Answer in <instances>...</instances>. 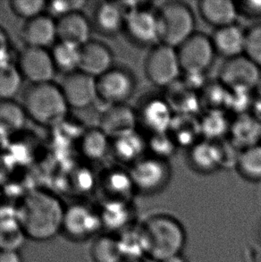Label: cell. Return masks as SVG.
Here are the masks:
<instances>
[{
    "mask_svg": "<svg viewBox=\"0 0 261 262\" xmlns=\"http://www.w3.org/2000/svg\"><path fill=\"white\" fill-rule=\"evenodd\" d=\"M17 212L25 236L34 241L50 240L63 229L66 209L50 193L37 191L29 194Z\"/></svg>",
    "mask_w": 261,
    "mask_h": 262,
    "instance_id": "6da1fadb",
    "label": "cell"
},
{
    "mask_svg": "<svg viewBox=\"0 0 261 262\" xmlns=\"http://www.w3.org/2000/svg\"><path fill=\"white\" fill-rule=\"evenodd\" d=\"M145 253L155 260L163 261L180 254L185 243V234L181 224L166 215L149 217L141 227Z\"/></svg>",
    "mask_w": 261,
    "mask_h": 262,
    "instance_id": "7a4b0ae2",
    "label": "cell"
},
{
    "mask_svg": "<svg viewBox=\"0 0 261 262\" xmlns=\"http://www.w3.org/2000/svg\"><path fill=\"white\" fill-rule=\"evenodd\" d=\"M21 106L27 117L41 125L57 124L69 108L60 87L53 82L30 84L23 96Z\"/></svg>",
    "mask_w": 261,
    "mask_h": 262,
    "instance_id": "3957f363",
    "label": "cell"
},
{
    "mask_svg": "<svg viewBox=\"0 0 261 262\" xmlns=\"http://www.w3.org/2000/svg\"><path fill=\"white\" fill-rule=\"evenodd\" d=\"M160 43L177 49L196 31V20L191 7L182 1H167L157 8Z\"/></svg>",
    "mask_w": 261,
    "mask_h": 262,
    "instance_id": "277c9868",
    "label": "cell"
},
{
    "mask_svg": "<svg viewBox=\"0 0 261 262\" xmlns=\"http://www.w3.org/2000/svg\"><path fill=\"white\" fill-rule=\"evenodd\" d=\"M126 9L124 32L132 42L149 49L160 43L157 8L142 2L124 3Z\"/></svg>",
    "mask_w": 261,
    "mask_h": 262,
    "instance_id": "5b68a950",
    "label": "cell"
},
{
    "mask_svg": "<svg viewBox=\"0 0 261 262\" xmlns=\"http://www.w3.org/2000/svg\"><path fill=\"white\" fill-rule=\"evenodd\" d=\"M146 77L153 85L166 89L183 75L176 48L159 43L149 49L144 62Z\"/></svg>",
    "mask_w": 261,
    "mask_h": 262,
    "instance_id": "8992f818",
    "label": "cell"
},
{
    "mask_svg": "<svg viewBox=\"0 0 261 262\" xmlns=\"http://www.w3.org/2000/svg\"><path fill=\"white\" fill-rule=\"evenodd\" d=\"M129 172L135 190L143 194H154L162 191L172 176L168 161L148 154L130 166Z\"/></svg>",
    "mask_w": 261,
    "mask_h": 262,
    "instance_id": "52a82bcc",
    "label": "cell"
},
{
    "mask_svg": "<svg viewBox=\"0 0 261 262\" xmlns=\"http://www.w3.org/2000/svg\"><path fill=\"white\" fill-rule=\"evenodd\" d=\"M136 86L137 80L133 72L123 67H114L97 78L98 99L106 106L126 104Z\"/></svg>",
    "mask_w": 261,
    "mask_h": 262,
    "instance_id": "ba28073f",
    "label": "cell"
},
{
    "mask_svg": "<svg viewBox=\"0 0 261 262\" xmlns=\"http://www.w3.org/2000/svg\"><path fill=\"white\" fill-rule=\"evenodd\" d=\"M137 115L138 128L146 132L148 136L169 131L175 117L164 95L145 96L135 108Z\"/></svg>",
    "mask_w": 261,
    "mask_h": 262,
    "instance_id": "9c48e42d",
    "label": "cell"
},
{
    "mask_svg": "<svg viewBox=\"0 0 261 262\" xmlns=\"http://www.w3.org/2000/svg\"><path fill=\"white\" fill-rule=\"evenodd\" d=\"M183 73H206L215 60V48L211 37L195 32L177 49Z\"/></svg>",
    "mask_w": 261,
    "mask_h": 262,
    "instance_id": "30bf717a",
    "label": "cell"
},
{
    "mask_svg": "<svg viewBox=\"0 0 261 262\" xmlns=\"http://www.w3.org/2000/svg\"><path fill=\"white\" fill-rule=\"evenodd\" d=\"M219 80L230 91L254 92L260 86L261 69L243 55L226 60L220 68Z\"/></svg>",
    "mask_w": 261,
    "mask_h": 262,
    "instance_id": "8fae6325",
    "label": "cell"
},
{
    "mask_svg": "<svg viewBox=\"0 0 261 262\" xmlns=\"http://www.w3.org/2000/svg\"><path fill=\"white\" fill-rule=\"evenodd\" d=\"M16 66L30 84L51 82L57 72L50 51L45 49L25 47L18 56Z\"/></svg>",
    "mask_w": 261,
    "mask_h": 262,
    "instance_id": "7c38bea8",
    "label": "cell"
},
{
    "mask_svg": "<svg viewBox=\"0 0 261 262\" xmlns=\"http://www.w3.org/2000/svg\"><path fill=\"white\" fill-rule=\"evenodd\" d=\"M59 87L69 107L82 110L99 100L97 79L80 70L64 75Z\"/></svg>",
    "mask_w": 261,
    "mask_h": 262,
    "instance_id": "4fadbf2b",
    "label": "cell"
},
{
    "mask_svg": "<svg viewBox=\"0 0 261 262\" xmlns=\"http://www.w3.org/2000/svg\"><path fill=\"white\" fill-rule=\"evenodd\" d=\"M99 128L110 140L136 131L138 121L135 108L127 104L106 106L99 118Z\"/></svg>",
    "mask_w": 261,
    "mask_h": 262,
    "instance_id": "5bb4252c",
    "label": "cell"
},
{
    "mask_svg": "<svg viewBox=\"0 0 261 262\" xmlns=\"http://www.w3.org/2000/svg\"><path fill=\"white\" fill-rule=\"evenodd\" d=\"M114 66V55L110 47L96 39H90L81 47L79 70L99 78Z\"/></svg>",
    "mask_w": 261,
    "mask_h": 262,
    "instance_id": "9a60e30c",
    "label": "cell"
},
{
    "mask_svg": "<svg viewBox=\"0 0 261 262\" xmlns=\"http://www.w3.org/2000/svg\"><path fill=\"white\" fill-rule=\"evenodd\" d=\"M189 167L196 173L212 174L222 169V153L219 142L202 139L187 151Z\"/></svg>",
    "mask_w": 261,
    "mask_h": 262,
    "instance_id": "2e32d148",
    "label": "cell"
},
{
    "mask_svg": "<svg viewBox=\"0 0 261 262\" xmlns=\"http://www.w3.org/2000/svg\"><path fill=\"white\" fill-rule=\"evenodd\" d=\"M101 225L100 216L85 206L74 205L66 209L63 229L71 237H89L95 234Z\"/></svg>",
    "mask_w": 261,
    "mask_h": 262,
    "instance_id": "e0dca14e",
    "label": "cell"
},
{
    "mask_svg": "<svg viewBox=\"0 0 261 262\" xmlns=\"http://www.w3.org/2000/svg\"><path fill=\"white\" fill-rule=\"evenodd\" d=\"M21 38L26 47L47 50L57 39V21L46 13L26 21Z\"/></svg>",
    "mask_w": 261,
    "mask_h": 262,
    "instance_id": "ac0fdd59",
    "label": "cell"
},
{
    "mask_svg": "<svg viewBox=\"0 0 261 262\" xmlns=\"http://www.w3.org/2000/svg\"><path fill=\"white\" fill-rule=\"evenodd\" d=\"M92 25L84 14L74 12L57 20V40L71 45L83 46L91 39Z\"/></svg>",
    "mask_w": 261,
    "mask_h": 262,
    "instance_id": "d6986e66",
    "label": "cell"
},
{
    "mask_svg": "<svg viewBox=\"0 0 261 262\" xmlns=\"http://www.w3.org/2000/svg\"><path fill=\"white\" fill-rule=\"evenodd\" d=\"M126 9L122 2H101L94 9L93 25L105 36H115L124 31Z\"/></svg>",
    "mask_w": 261,
    "mask_h": 262,
    "instance_id": "ffe728a7",
    "label": "cell"
},
{
    "mask_svg": "<svg viewBox=\"0 0 261 262\" xmlns=\"http://www.w3.org/2000/svg\"><path fill=\"white\" fill-rule=\"evenodd\" d=\"M198 10L203 21L215 29L235 25L239 16L236 3L228 0H201Z\"/></svg>",
    "mask_w": 261,
    "mask_h": 262,
    "instance_id": "44dd1931",
    "label": "cell"
},
{
    "mask_svg": "<svg viewBox=\"0 0 261 262\" xmlns=\"http://www.w3.org/2000/svg\"><path fill=\"white\" fill-rule=\"evenodd\" d=\"M211 39L215 53L226 60L244 55L246 31L236 24L215 29Z\"/></svg>",
    "mask_w": 261,
    "mask_h": 262,
    "instance_id": "7402d4cb",
    "label": "cell"
},
{
    "mask_svg": "<svg viewBox=\"0 0 261 262\" xmlns=\"http://www.w3.org/2000/svg\"><path fill=\"white\" fill-rule=\"evenodd\" d=\"M111 151L121 163L133 166L147 155V137L139 130L111 140Z\"/></svg>",
    "mask_w": 261,
    "mask_h": 262,
    "instance_id": "603a6c76",
    "label": "cell"
},
{
    "mask_svg": "<svg viewBox=\"0 0 261 262\" xmlns=\"http://www.w3.org/2000/svg\"><path fill=\"white\" fill-rule=\"evenodd\" d=\"M228 139L240 150L261 143V123L251 113L239 115L231 123Z\"/></svg>",
    "mask_w": 261,
    "mask_h": 262,
    "instance_id": "cb8c5ba5",
    "label": "cell"
},
{
    "mask_svg": "<svg viewBox=\"0 0 261 262\" xmlns=\"http://www.w3.org/2000/svg\"><path fill=\"white\" fill-rule=\"evenodd\" d=\"M164 95L175 115L198 117L202 111L200 93L192 92L184 85L182 81L166 88Z\"/></svg>",
    "mask_w": 261,
    "mask_h": 262,
    "instance_id": "d4e9b609",
    "label": "cell"
},
{
    "mask_svg": "<svg viewBox=\"0 0 261 262\" xmlns=\"http://www.w3.org/2000/svg\"><path fill=\"white\" fill-rule=\"evenodd\" d=\"M168 133L178 148L189 149L202 140L198 117L175 115Z\"/></svg>",
    "mask_w": 261,
    "mask_h": 262,
    "instance_id": "484cf974",
    "label": "cell"
},
{
    "mask_svg": "<svg viewBox=\"0 0 261 262\" xmlns=\"http://www.w3.org/2000/svg\"><path fill=\"white\" fill-rule=\"evenodd\" d=\"M199 118L202 139L217 142L228 138L232 120L227 112L207 110Z\"/></svg>",
    "mask_w": 261,
    "mask_h": 262,
    "instance_id": "4316f807",
    "label": "cell"
},
{
    "mask_svg": "<svg viewBox=\"0 0 261 262\" xmlns=\"http://www.w3.org/2000/svg\"><path fill=\"white\" fill-rule=\"evenodd\" d=\"M80 150L88 160H101L111 150V140L99 127L91 128L81 136Z\"/></svg>",
    "mask_w": 261,
    "mask_h": 262,
    "instance_id": "83f0119b",
    "label": "cell"
},
{
    "mask_svg": "<svg viewBox=\"0 0 261 262\" xmlns=\"http://www.w3.org/2000/svg\"><path fill=\"white\" fill-rule=\"evenodd\" d=\"M231 91L219 81H208L200 93L201 106L204 111L221 110L228 113Z\"/></svg>",
    "mask_w": 261,
    "mask_h": 262,
    "instance_id": "f1b7e54d",
    "label": "cell"
},
{
    "mask_svg": "<svg viewBox=\"0 0 261 262\" xmlns=\"http://www.w3.org/2000/svg\"><path fill=\"white\" fill-rule=\"evenodd\" d=\"M80 47L68 43H55L50 51L57 71L63 72L64 75L79 70L80 67Z\"/></svg>",
    "mask_w": 261,
    "mask_h": 262,
    "instance_id": "f546056e",
    "label": "cell"
},
{
    "mask_svg": "<svg viewBox=\"0 0 261 262\" xmlns=\"http://www.w3.org/2000/svg\"><path fill=\"white\" fill-rule=\"evenodd\" d=\"M236 170L245 180L260 182L261 143L241 150Z\"/></svg>",
    "mask_w": 261,
    "mask_h": 262,
    "instance_id": "4dcf8cb0",
    "label": "cell"
},
{
    "mask_svg": "<svg viewBox=\"0 0 261 262\" xmlns=\"http://www.w3.org/2000/svg\"><path fill=\"white\" fill-rule=\"evenodd\" d=\"M23 80L13 61L0 63V100H13L21 91Z\"/></svg>",
    "mask_w": 261,
    "mask_h": 262,
    "instance_id": "1f68e13d",
    "label": "cell"
},
{
    "mask_svg": "<svg viewBox=\"0 0 261 262\" xmlns=\"http://www.w3.org/2000/svg\"><path fill=\"white\" fill-rule=\"evenodd\" d=\"M27 115L21 104L14 100H0V130L13 134L24 127Z\"/></svg>",
    "mask_w": 261,
    "mask_h": 262,
    "instance_id": "d6a6232c",
    "label": "cell"
},
{
    "mask_svg": "<svg viewBox=\"0 0 261 262\" xmlns=\"http://www.w3.org/2000/svg\"><path fill=\"white\" fill-rule=\"evenodd\" d=\"M105 184L106 190L110 194H113L117 201L126 202L134 191H136L129 170L117 168L110 171L106 174Z\"/></svg>",
    "mask_w": 261,
    "mask_h": 262,
    "instance_id": "836d02e7",
    "label": "cell"
},
{
    "mask_svg": "<svg viewBox=\"0 0 261 262\" xmlns=\"http://www.w3.org/2000/svg\"><path fill=\"white\" fill-rule=\"evenodd\" d=\"M91 255L94 262H121L124 259L118 238L110 235L96 239L91 249Z\"/></svg>",
    "mask_w": 261,
    "mask_h": 262,
    "instance_id": "e575fe53",
    "label": "cell"
},
{
    "mask_svg": "<svg viewBox=\"0 0 261 262\" xmlns=\"http://www.w3.org/2000/svg\"><path fill=\"white\" fill-rule=\"evenodd\" d=\"M147 147L148 155L166 161L177 153L178 149L168 132L148 136Z\"/></svg>",
    "mask_w": 261,
    "mask_h": 262,
    "instance_id": "d590c367",
    "label": "cell"
},
{
    "mask_svg": "<svg viewBox=\"0 0 261 262\" xmlns=\"http://www.w3.org/2000/svg\"><path fill=\"white\" fill-rule=\"evenodd\" d=\"M129 207L124 201L112 200L104 208L100 220L103 224L110 227H119L124 225L129 217Z\"/></svg>",
    "mask_w": 261,
    "mask_h": 262,
    "instance_id": "8d00e7d4",
    "label": "cell"
},
{
    "mask_svg": "<svg viewBox=\"0 0 261 262\" xmlns=\"http://www.w3.org/2000/svg\"><path fill=\"white\" fill-rule=\"evenodd\" d=\"M46 7L47 1L44 0H13L10 2L11 10L25 21L45 14Z\"/></svg>",
    "mask_w": 261,
    "mask_h": 262,
    "instance_id": "74e56055",
    "label": "cell"
},
{
    "mask_svg": "<svg viewBox=\"0 0 261 262\" xmlns=\"http://www.w3.org/2000/svg\"><path fill=\"white\" fill-rule=\"evenodd\" d=\"M124 259H139L138 257L145 252L144 242L141 230L130 231L124 233L118 239Z\"/></svg>",
    "mask_w": 261,
    "mask_h": 262,
    "instance_id": "f35d334b",
    "label": "cell"
},
{
    "mask_svg": "<svg viewBox=\"0 0 261 262\" xmlns=\"http://www.w3.org/2000/svg\"><path fill=\"white\" fill-rule=\"evenodd\" d=\"M244 55L261 69V24L246 30Z\"/></svg>",
    "mask_w": 261,
    "mask_h": 262,
    "instance_id": "ab89813d",
    "label": "cell"
},
{
    "mask_svg": "<svg viewBox=\"0 0 261 262\" xmlns=\"http://www.w3.org/2000/svg\"><path fill=\"white\" fill-rule=\"evenodd\" d=\"M86 4L81 0H67V1H50L47 2L46 13L56 21L67 14L81 12Z\"/></svg>",
    "mask_w": 261,
    "mask_h": 262,
    "instance_id": "60d3db41",
    "label": "cell"
},
{
    "mask_svg": "<svg viewBox=\"0 0 261 262\" xmlns=\"http://www.w3.org/2000/svg\"><path fill=\"white\" fill-rule=\"evenodd\" d=\"M181 81L188 89L197 93H201V91L205 88V86L207 85L208 82L207 80V74L198 73V72L183 73Z\"/></svg>",
    "mask_w": 261,
    "mask_h": 262,
    "instance_id": "b9f144b4",
    "label": "cell"
},
{
    "mask_svg": "<svg viewBox=\"0 0 261 262\" xmlns=\"http://www.w3.org/2000/svg\"><path fill=\"white\" fill-rule=\"evenodd\" d=\"M239 15H244L245 17L251 19L261 18V1H241L235 2Z\"/></svg>",
    "mask_w": 261,
    "mask_h": 262,
    "instance_id": "7bdbcfd3",
    "label": "cell"
},
{
    "mask_svg": "<svg viewBox=\"0 0 261 262\" xmlns=\"http://www.w3.org/2000/svg\"><path fill=\"white\" fill-rule=\"evenodd\" d=\"M10 39L7 32L0 26V63L10 62Z\"/></svg>",
    "mask_w": 261,
    "mask_h": 262,
    "instance_id": "ee69618b",
    "label": "cell"
},
{
    "mask_svg": "<svg viewBox=\"0 0 261 262\" xmlns=\"http://www.w3.org/2000/svg\"><path fill=\"white\" fill-rule=\"evenodd\" d=\"M250 113L261 123V85L253 92V99Z\"/></svg>",
    "mask_w": 261,
    "mask_h": 262,
    "instance_id": "f6af8a7d",
    "label": "cell"
},
{
    "mask_svg": "<svg viewBox=\"0 0 261 262\" xmlns=\"http://www.w3.org/2000/svg\"><path fill=\"white\" fill-rule=\"evenodd\" d=\"M0 262H24L16 250H0Z\"/></svg>",
    "mask_w": 261,
    "mask_h": 262,
    "instance_id": "bcb514c9",
    "label": "cell"
},
{
    "mask_svg": "<svg viewBox=\"0 0 261 262\" xmlns=\"http://www.w3.org/2000/svg\"><path fill=\"white\" fill-rule=\"evenodd\" d=\"M161 262H187V260L185 259L184 256L177 254V255L172 256V257H170L168 259H166Z\"/></svg>",
    "mask_w": 261,
    "mask_h": 262,
    "instance_id": "7dc6e473",
    "label": "cell"
},
{
    "mask_svg": "<svg viewBox=\"0 0 261 262\" xmlns=\"http://www.w3.org/2000/svg\"><path fill=\"white\" fill-rule=\"evenodd\" d=\"M258 237L261 243V220L260 221L258 222Z\"/></svg>",
    "mask_w": 261,
    "mask_h": 262,
    "instance_id": "c3c4849f",
    "label": "cell"
},
{
    "mask_svg": "<svg viewBox=\"0 0 261 262\" xmlns=\"http://www.w3.org/2000/svg\"><path fill=\"white\" fill-rule=\"evenodd\" d=\"M121 262H141L139 259H124Z\"/></svg>",
    "mask_w": 261,
    "mask_h": 262,
    "instance_id": "681fc988",
    "label": "cell"
}]
</instances>
